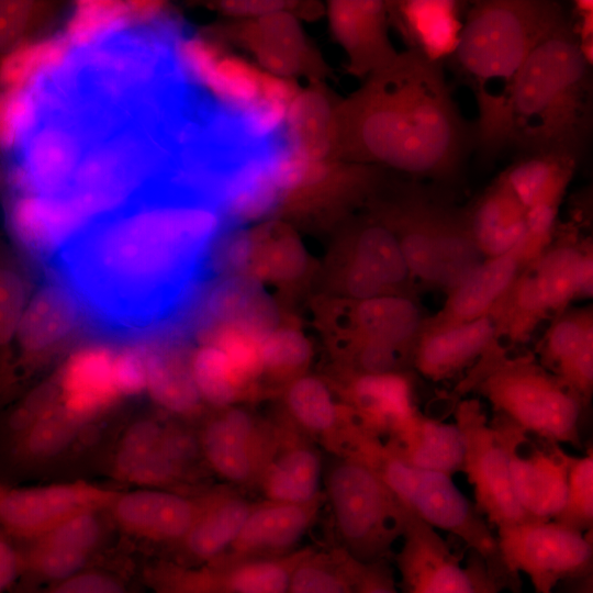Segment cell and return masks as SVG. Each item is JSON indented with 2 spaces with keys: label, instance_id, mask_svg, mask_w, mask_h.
Returning <instances> with one entry per match:
<instances>
[{
  "label": "cell",
  "instance_id": "obj_11",
  "mask_svg": "<svg viewBox=\"0 0 593 593\" xmlns=\"http://www.w3.org/2000/svg\"><path fill=\"white\" fill-rule=\"evenodd\" d=\"M456 425L465 443L463 471L475 496V506L496 528L530 519L518 504L510 479L508 458L494 426L478 400L460 402Z\"/></svg>",
  "mask_w": 593,
  "mask_h": 593
},
{
  "label": "cell",
  "instance_id": "obj_2",
  "mask_svg": "<svg viewBox=\"0 0 593 593\" xmlns=\"http://www.w3.org/2000/svg\"><path fill=\"white\" fill-rule=\"evenodd\" d=\"M335 124L345 161L452 190L477 148L475 124L455 102L444 65L407 49L340 104Z\"/></svg>",
  "mask_w": 593,
  "mask_h": 593
},
{
  "label": "cell",
  "instance_id": "obj_36",
  "mask_svg": "<svg viewBox=\"0 0 593 593\" xmlns=\"http://www.w3.org/2000/svg\"><path fill=\"white\" fill-rule=\"evenodd\" d=\"M146 366V389L165 409L176 413L193 411L201 399L191 360L168 347H143Z\"/></svg>",
  "mask_w": 593,
  "mask_h": 593
},
{
  "label": "cell",
  "instance_id": "obj_51",
  "mask_svg": "<svg viewBox=\"0 0 593 593\" xmlns=\"http://www.w3.org/2000/svg\"><path fill=\"white\" fill-rule=\"evenodd\" d=\"M20 570L16 552L10 544L0 538V593L15 580Z\"/></svg>",
  "mask_w": 593,
  "mask_h": 593
},
{
  "label": "cell",
  "instance_id": "obj_31",
  "mask_svg": "<svg viewBox=\"0 0 593 593\" xmlns=\"http://www.w3.org/2000/svg\"><path fill=\"white\" fill-rule=\"evenodd\" d=\"M253 504L234 491L221 490L209 495L181 539L186 555L200 563L223 556L239 534Z\"/></svg>",
  "mask_w": 593,
  "mask_h": 593
},
{
  "label": "cell",
  "instance_id": "obj_8",
  "mask_svg": "<svg viewBox=\"0 0 593 593\" xmlns=\"http://www.w3.org/2000/svg\"><path fill=\"white\" fill-rule=\"evenodd\" d=\"M324 482L336 548L363 563L391 561L409 508L380 474L359 459L333 456Z\"/></svg>",
  "mask_w": 593,
  "mask_h": 593
},
{
  "label": "cell",
  "instance_id": "obj_41",
  "mask_svg": "<svg viewBox=\"0 0 593 593\" xmlns=\"http://www.w3.org/2000/svg\"><path fill=\"white\" fill-rule=\"evenodd\" d=\"M593 338L592 311H563L550 325L540 346L541 366L556 374Z\"/></svg>",
  "mask_w": 593,
  "mask_h": 593
},
{
  "label": "cell",
  "instance_id": "obj_17",
  "mask_svg": "<svg viewBox=\"0 0 593 593\" xmlns=\"http://www.w3.org/2000/svg\"><path fill=\"white\" fill-rule=\"evenodd\" d=\"M109 499L104 490L78 482L0 490V523L21 536L45 534Z\"/></svg>",
  "mask_w": 593,
  "mask_h": 593
},
{
  "label": "cell",
  "instance_id": "obj_45",
  "mask_svg": "<svg viewBox=\"0 0 593 593\" xmlns=\"http://www.w3.org/2000/svg\"><path fill=\"white\" fill-rule=\"evenodd\" d=\"M26 302L21 275L13 267L0 264V353L15 338Z\"/></svg>",
  "mask_w": 593,
  "mask_h": 593
},
{
  "label": "cell",
  "instance_id": "obj_35",
  "mask_svg": "<svg viewBox=\"0 0 593 593\" xmlns=\"http://www.w3.org/2000/svg\"><path fill=\"white\" fill-rule=\"evenodd\" d=\"M163 10L155 1H80L67 23L66 38L71 46L83 47L132 23L153 22Z\"/></svg>",
  "mask_w": 593,
  "mask_h": 593
},
{
  "label": "cell",
  "instance_id": "obj_3",
  "mask_svg": "<svg viewBox=\"0 0 593 593\" xmlns=\"http://www.w3.org/2000/svg\"><path fill=\"white\" fill-rule=\"evenodd\" d=\"M568 14L553 0L469 2L457 46L445 61L478 105L477 148L493 159L505 148L506 116L517 76L533 49Z\"/></svg>",
  "mask_w": 593,
  "mask_h": 593
},
{
  "label": "cell",
  "instance_id": "obj_40",
  "mask_svg": "<svg viewBox=\"0 0 593 593\" xmlns=\"http://www.w3.org/2000/svg\"><path fill=\"white\" fill-rule=\"evenodd\" d=\"M191 369L200 396L215 405L234 402L247 384L225 353L212 343L198 350Z\"/></svg>",
  "mask_w": 593,
  "mask_h": 593
},
{
  "label": "cell",
  "instance_id": "obj_6",
  "mask_svg": "<svg viewBox=\"0 0 593 593\" xmlns=\"http://www.w3.org/2000/svg\"><path fill=\"white\" fill-rule=\"evenodd\" d=\"M371 466L393 494L435 529L459 537L478 553L500 591L521 593L522 581L506 568L491 524L448 474L412 467L377 439L358 458Z\"/></svg>",
  "mask_w": 593,
  "mask_h": 593
},
{
  "label": "cell",
  "instance_id": "obj_44",
  "mask_svg": "<svg viewBox=\"0 0 593 593\" xmlns=\"http://www.w3.org/2000/svg\"><path fill=\"white\" fill-rule=\"evenodd\" d=\"M77 423L60 405L21 426L22 447L31 456H47L63 447Z\"/></svg>",
  "mask_w": 593,
  "mask_h": 593
},
{
  "label": "cell",
  "instance_id": "obj_37",
  "mask_svg": "<svg viewBox=\"0 0 593 593\" xmlns=\"http://www.w3.org/2000/svg\"><path fill=\"white\" fill-rule=\"evenodd\" d=\"M245 41L271 70L287 75L301 65L303 40L295 21L284 12L267 13L250 24Z\"/></svg>",
  "mask_w": 593,
  "mask_h": 593
},
{
  "label": "cell",
  "instance_id": "obj_47",
  "mask_svg": "<svg viewBox=\"0 0 593 593\" xmlns=\"http://www.w3.org/2000/svg\"><path fill=\"white\" fill-rule=\"evenodd\" d=\"M37 8L31 1L0 0V53L5 54L22 43Z\"/></svg>",
  "mask_w": 593,
  "mask_h": 593
},
{
  "label": "cell",
  "instance_id": "obj_19",
  "mask_svg": "<svg viewBox=\"0 0 593 593\" xmlns=\"http://www.w3.org/2000/svg\"><path fill=\"white\" fill-rule=\"evenodd\" d=\"M540 250L526 238L510 253L486 258L460 284L448 293L444 307L425 321L428 325L471 322L491 313L524 267Z\"/></svg>",
  "mask_w": 593,
  "mask_h": 593
},
{
  "label": "cell",
  "instance_id": "obj_16",
  "mask_svg": "<svg viewBox=\"0 0 593 593\" xmlns=\"http://www.w3.org/2000/svg\"><path fill=\"white\" fill-rule=\"evenodd\" d=\"M195 448L186 434L159 423L135 424L123 438L115 459L119 477L127 482L164 485L189 472Z\"/></svg>",
  "mask_w": 593,
  "mask_h": 593
},
{
  "label": "cell",
  "instance_id": "obj_33",
  "mask_svg": "<svg viewBox=\"0 0 593 593\" xmlns=\"http://www.w3.org/2000/svg\"><path fill=\"white\" fill-rule=\"evenodd\" d=\"M34 552L33 569L43 578L66 580L81 570L94 547L100 526L92 511L76 514L45 533Z\"/></svg>",
  "mask_w": 593,
  "mask_h": 593
},
{
  "label": "cell",
  "instance_id": "obj_29",
  "mask_svg": "<svg viewBox=\"0 0 593 593\" xmlns=\"http://www.w3.org/2000/svg\"><path fill=\"white\" fill-rule=\"evenodd\" d=\"M466 211L471 237L485 258L510 253L528 234L524 208L497 179Z\"/></svg>",
  "mask_w": 593,
  "mask_h": 593
},
{
  "label": "cell",
  "instance_id": "obj_10",
  "mask_svg": "<svg viewBox=\"0 0 593 593\" xmlns=\"http://www.w3.org/2000/svg\"><path fill=\"white\" fill-rule=\"evenodd\" d=\"M496 530L506 568L518 579L525 573L535 593H555L561 582L593 573L592 534L555 521H525Z\"/></svg>",
  "mask_w": 593,
  "mask_h": 593
},
{
  "label": "cell",
  "instance_id": "obj_18",
  "mask_svg": "<svg viewBox=\"0 0 593 593\" xmlns=\"http://www.w3.org/2000/svg\"><path fill=\"white\" fill-rule=\"evenodd\" d=\"M499 336L497 323L491 313L452 325L424 323L412 350V361L428 380L450 379L490 355Z\"/></svg>",
  "mask_w": 593,
  "mask_h": 593
},
{
  "label": "cell",
  "instance_id": "obj_23",
  "mask_svg": "<svg viewBox=\"0 0 593 593\" xmlns=\"http://www.w3.org/2000/svg\"><path fill=\"white\" fill-rule=\"evenodd\" d=\"M344 396L362 428L378 438L393 436L417 412L403 372H361L347 383Z\"/></svg>",
  "mask_w": 593,
  "mask_h": 593
},
{
  "label": "cell",
  "instance_id": "obj_32",
  "mask_svg": "<svg viewBox=\"0 0 593 593\" xmlns=\"http://www.w3.org/2000/svg\"><path fill=\"white\" fill-rule=\"evenodd\" d=\"M77 320L76 296L63 283L49 284L26 302L15 339L25 357H35L64 339Z\"/></svg>",
  "mask_w": 593,
  "mask_h": 593
},
{
  "label": "cell",
  "instance_id": "obj_13",
  "mask_svg": "<svg viewBox=\"0 0 593 593\" xmlns=\"http://www.w3.org/2000/svg\"><path fill=\"white\" fill-rule=\"evenodd\" d=\"M310 547L265 558L223 555L198 568L163 567L157 593H286L291 573Z\"/></svg>",
  "mask_w": 593,
  "mask_h": 593
},
{
  "label": "cell",
  "instance_id": "obj_27",
  "mask_svg": "<svg viewBox=\"0 0 593 593\" xmlns=\"http://www.w3.org/2000/svg\"><path fill=\"white\" fill-rule=\"evenodd\" d=\"M208 499L195 503L171 492L138 490L120 496L114 513L133 533L155 540H181Z\"/></svg>",
  "mask_w": 593,
  "mask_h": 593
},
{
  "label": "cell",
  "instance_id": "obj_30",
  "mask_svg": "<svg viewBox=\"0 0 593 593\" xmlns=\"http://www.w3.org/2000/svg\"><path fill=\"white\" fill-rule=\"evenodd\" d=\"M579 164L552 153L518 154L497 179L524 210L536 206L559 209Z\"/></svg>",
  "mask_w": 593,
  "mask_h": 593
},
{
  "label": "cell",
  "instance_id": "obj_53",
  "mask_svg": "<svg viewBox=\"0 0 593 593\" xmlns=\"http://www.w3.org/2000/svg\"><path fill=\"white\" fill-rule=\"evenodd\" d=\"M593 573L582 577H577L561 582L564 593H592L593 592Z\"/></svg>",
  "mask_w": 593,
  "mask_h": 593
},
{
  "label": "cell",
  "instance_id": "obj_28",
  "mask_svg": "<svg viewBox=\"0 0 593 593\" xmlns=\"http://www.w3.org/2000/svg\"><path fill=\"white\" fill-rule=\"evenodd\" d=\"M321 454L310 444L281 437L258 482L265 500L284 503H307L322 496Z\"/></svg>",
  "mask_w": 593,
  "mask_h": 593
},
{
  "label": "cell",
  "instance_id": "obj_43",
  "mask_svg": "<svg viewBox=\"0 0 593 593\" xmlns=\"http://www.w3.org/2000/svg\"><path fill=\"white\" fill-rule=\"evenodd\" d=\"M40 114L34 87L0 90V148L15 150L34 127Z\"/></svg>",
  "mask_w": 593,
  "mask_h": 593
},
{
  "label": "cell",
  "instance_id": "obj_5",
  "mask_svg": "<svg viewBox=\"0 0 593 593\" xmlns=\"http://www.w3.org/2000/svg\"><path fill=\"white\" fill-rule=\"evenodd\" d=\"M454 192L407 177L385 179L370 197L412 277L448 292L486 259L471 237L466 206L455 204Z\"/></svg>",
  "mask_w": 593,
  "mask_h": 593
},
{
  "label": "cell",
  "instance_id": "obj_48",
  "mask_svg": "<svg viewBox=\"0 0 593 593\" xmlns=\"http://www.w3.org/2000/svg\"><path fill=\"white\" fill-rule=\"evenodd\" d=\"M356 593H400L390 561L363 563L344 553Z\"/></svg>",
  "mask_w": 593,
  "mask_h": 593
},
{
  "label": "cell",
  "instance_id": "obj_38",
  "mask_svg": "<svg viewBox=\"0 0 593 593\" xmlns=\"http://www.w3.org/2000/svg\"><path fill=\"white\" fill-rule=\"evenodd\" d=\"M72 47L66 37L22 42L0 58V87L21 90L58 69Z\"/></svg>",
  "mask_w": 593,
  "mask_h": 593
},
{
  "label": "cell",
  "instance_id": "obj_14",
  "mask_svg": "<svg viewBox=\"0 0 593 593\" xmlns=\"http://www.w3.org/2000/svg\"><path fill=\"white\" fill-rule=\"evenodd\" d=\"M394 553L400 593H474L470 575L448 542L409 510Z\"/></svg>",
  "mask_w": 593,
  "mask_h": 593
},
{
  "label": "cell",
  "instance_id": "obj_7",
  "mask_svg": "<svg viewBox=\"0 0 593 593\" xmlns=\"http://www.w3.org/2000/svg\"><path fill=\"white\" fill-rule=\"evenodd\" d=\"M484 365L463 383L475 389L500 416L527 434L556 443L581 445L582 401L553 373L525 357L481 360Z\"/></svg>",
  "mask_w": 593,
  "mask_h": 593
},
{
  "label": "cell",
  "instance_id": "obj_46",
  "mask_svg": "<svg viewBox=\"0 0 593 593\" xmlns=\"http://www.w3.org/2000/svg\"><path fill=\"white\" fill-rule=\"evenodd\" d=\"M307 347L304 338L291 331L265 335L261 340L262 368L289 373L305 362Z\"/></svg>",
  "mask_w": 593,
  "mask_h": 593
},
{
  "label": "cell",
  "instance_id": "obj_52",
  "mask_svg": "<svg viewBox=\"0 0 593 593\" xmlns=\"http://www.w3.org/2000/svg\"><path fill=\"white\" fill-rule=\"evenodd\" d=\"M225 9L236 13H270L277 11L282 4L279 2H227Z\"/></svg>",
  "mask_w": 593,
  "mask_h": 593
},
{
  "label": "cell",
  "instance_id": "obj_26",
  "mask_svg": "<svg viewBox=\"0 0 593 593\" xmlns=\"http://www.w3.org/2000/svg\"><path fill=\"white\" fill-rule=\"evenodd\" d=\"M383 444L412 467L450 477L463 471L465 443L459 427L426 417L418 411Z\"/></svg>",
  "mask_w": 593,
  "mask_h": 593
},
{
  "label": "cell",
  "instance_id": "obj_1",
  "mask_svg": "<svg viewBox=\"0 0 593 593\" xmlns=\"http://www.w3.org/2000/svg\"><path fill=\"white\" fill-rule=\"evenodd\" d=\"M224 216L213 199L157 181L74 236L53 256L55 267L101 322L152 327L188 302Z\"/></svg>",
  "mask_w": 593,
  "mask_h": 593
},
{
  "label": "cell",
  "instance_id": "obj_34",
  "mask_svg": "<svg viewBox=\"0 0 593 593\" xmlns=\"http://www.w3.org/2000/svg\"><path fill=\"white\" fill-rule=\"evenodd\" d=\"M356 318L367 343L411 350L426 321L418 304L404 294L365 299Z\"/></svg>",
  "mask_w": 593,
  "mask_h": 593
},
{
  "label": "cell",
  "instance_id": "obj_42",
  "mask_svg": "<svg viewBox=\"0 0 593 593\" xmlns=\"http://www.w3.org/2000/svg\"><path fill=\"white\" fill-rule=\"evenodd\" d=\"M555 522L583 534L593 529V450L569 456L566 502Z\"/></svg>",
  "mask_w": 593,
  "mask_h": 593
},
{
  "label": "cell",
  "instance_id": "obj_12",
  "mask_svg": "<svg viewBox=\"0 0 593 593\" xmlns=\"http://www.w3.org/2000/svg\"><path fill=\"white\" fill-rule=\"evenodd\" d=\"M491 424L506 450L512 489L522 510L530 519L553 521L566 502L570 454L559 444L532 440L500 416Z\"/></svg>",
  "mask_w": 593,
  "mask_h": 593
},
{
  "label": "cell",
  "instance_id": "obj_49",
  "mask_svg": "<svg viewBox=\"0 0 593 593\" xmlns=\"http://www.w3.org/2000/svg\"><path fill=\"white\" fill-rule=\"evenodd\" d=\"M45 593H126L111 575L101 572H79Z\"/></svg>",
  "mask_w": 593,
  "mask_h": 593
},
{
  "label": "cell",
  "instance_id": "obj_24",
  "mask_svg": "<svg viewBox=\"0 0 593 593\" xmlns=\"http://www.w3.org/2000/svg\"><path fill=\"white\" fill-rule=\"evenodd\" d=\"M60 390L61 406L77 422L107 409L122 396L119 350L91 346L76 351L64 367Z\"/></svg>",
  "mask_w": 593,
  "mask_h": 593
},
{
  "label": "cell",
  "instance_id": "obj_25",
  "mask_svg": "<svg viewBox=\"0 0 593 593\" xmlns=\"http://www.w3.org/2000/svg\"><path fill=\"white\" fill-rule=\"evenodd\" d=\"M347 277L372 294H390L412 275L393 233L379 220L361 223L348 238Z\"/></svg>",
  "mask_w": 593,
  "mask_h": 593
},
{
  "label": "cell",
  "instance_id": "obj_20",
  "mask_svg": "<svg viewBox=\"0 0 593 593\" xmlns=\"http://www.w3.org/2000/svg\"><path fill=\"white\" fill-rule=\"evenodd\" d=\"M329 21L334 35L348 55V67L354 75L370 76L389 66L399 55L388 35L387 1H333Z\"/></svg>",
  "mask_w": 593,
  "mask_h": 593
},
{
  "label": "cell",
  "instance_id": "obj_9",
  "mask_svg": "<svg viewBox=\"0 0 593 593\" xmlns=\"http://www.w3.org/2000/svg\"><path fill=\"white\" fill-rule=\"evenodd\" d=\"M592 250L574 226H556L545 248L521 271L492 310L500 335L519 340L548 314L566 311L579 298L580 271Z\"/></svg>",
  "mask_w": 593,
  "mask_h": 593
},
{
  "label": "cell",
  "instance_id": "obj_15",
  "mask_svg": "<svg viewBox=\"0 0 593 593\" xmlns=\"http://www.w3.org/2000/svg\"><path fill=\"white\" fill-rule=\"evenodd\" d=\"M280 439L244 411L231 410L208 425L202 451L209 466L226 481L256 485Z\"/></svg>",
  "mask_w": 593,
  "mask_h": 593
},
{
  "label": "cell",
  "instance_id": "obj_22",
  "mask_svg": "<svg viewBox=\"0 0 593 593\" xmlns=\"http://www.w3.org/2000/svg\"><path fill=\"white\" fill-rule=\"evenodd\" d=\"M468 7V1L456 0L387 1L389 21L407 51L444 66L457 46Z\"/></svg>",
  "mask_w": 593,
  "mask_h": 593
},
{
  "label": "cell",
  "instance_id": "obj_50",
  "mask_svg": "<svg viewBox=\"0 0 593 593\" xmlns=\"http://www.w3.org/2000/svg\"><path fill=\"white\" fill-rule=\"evenodd\" d=\"M465 567L472 581L474 593H501L478 553L470 550Z\"/></svg>",
  "mask_w": 593,
  "mask_h": 593
},
{
  "label": "cell",
  "instance_id": "obj_4",
  "mask_svg": "<svg viewBox=\"0 0 593 593\" xmlns=\"http://www.w3.org/2000/svg\"><path fill=\"white\" fill-rule=\"evenodd\" d=\"M593 132L592 59L571 18L529 54L515 81L505 148L517 154L585 156Z\"/></svg>",
  "mask_w": 593,
  "mask_h": 593
},
{
  "label": "cell",
  "instance_id": "obj_21",
  "mask_svg": "<svg viewBox=\"0 0 593 593\" xmlns=\"http://www.w3.org/2000/svg\"><path fill=\"white\" fill-rule=\"evenodd\" d=\"M323 496L307 503H254L236 539L224 553L237 558L277 557L296 550L315 522Z\"/></svg>",
  "mask_w": 593,
  "mask_h": 593
},
{
  "label": "cell",
  "instance_id": "obj_39",
  "mask_svg": "<svg viewBox=\"0 0 593 593\" xmlns=\"http://www.w3.org/2000/svg\"><path fill=\"white\" fill-rule=\"evenodd\" d=\"M286 593H356L338 548H309L293 569Z\"/></svg>",
  "mask_w": 593,
  "mask_h": 593
}]
</instances>
